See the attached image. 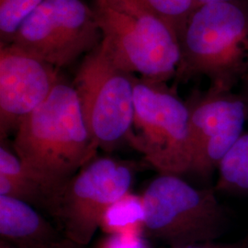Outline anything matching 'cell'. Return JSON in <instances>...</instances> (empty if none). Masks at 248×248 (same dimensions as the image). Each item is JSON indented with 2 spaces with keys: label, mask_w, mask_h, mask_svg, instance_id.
<instances>
[{
  "label": "cell",
  "mask_w": 248,
  "mask_h": 248,
  "mask_svg": "<svg viewBox=\"0 0 248 248\" xmlns=\"http://www.w3.org/2000/svg\"><path fill=\"white\" fill-rule=\"evenodd\" d=\"M13 147L52 200L95 158L99 145L89 133L74 87L59 81L45 101L18 125Z\"/></svg>",
  "instance_id": "6da1fadb"
},
{
  "label": "cell",
  "mask_w": 248,
  "mask_h": 248,
  "mask_svg": "<svg viewBox=\"0 0 248 248\" xmlns=\"http://www.w3.org/2000/svg\"><path fill=\"white\" fill-rule=\"evenodd\" d=\"M177 78L204 76L231 90L248 70V0L200 5L178 36Z\"/></svg>",
  "instance_id": "7a4b0ae2"
},
{
  "label": "cell",
  "mask_w": 248,
  "mask_h": 248,
  "mask_svg": "<svg viewBox=\"0 0 248 248\" xmlns=\"http://www.w3.org/2000/svg\"><path fill=\"white\" fill-rule=\"evenodd\" d=\"M102 42L124 71L161 84L177 76L180 46L176 31L140 0H94Z\"/></svg>",
  "instance_id": "3957f363"
},
{
  "label": "cell",
  "mask_w": 248,
  "mask_h": 248,
  "mask_svg": "<svg viewBox=\"0 0 248 248\" xmlns=\"http://www.w3.org/2000/svg\"><path fill=\"white\" fill-rule=\"evenodd\" d=\"M175 175L155 178L142 196L144 234L169 248L215 242L229 215L211 188H197Z\"/></svg>",
  "instance_id": "277c9868"
},
{
  "label": "cell",
  "mask_w": 248,
  "mask_h": 248,
  "mask_svg": "<svg viewBox=\"0 0 248 248\" xmlns=\"http://www.w3.org/2000/svg\"><path fill=\"white\" fill-rule=\"evenodd\" d=\"M133 123L128 138L161 175L190 172L189 110L159 84L134 82Z\"/></svg>",
  "instance_id": "5b68a950"
},
{
  "label": "cell",
  "mask_w": 248,
  "mask_h": 248,
  "mask_svg": "<svg viewBox=\"0 0 248 248\" xmlns=\"http://www.w3.org/2000/svg\"><path fill=\"white\" fill-rule=\"evenodd\" d=\"M134 82L133 75L116 63L102 41L80 63L73 87L89 133L99 146L113 144L130 133Z\"/></svg>",
  "instance_id": "8992f818"
},
{
  "label": "cell",
  "mask_w": 248,
  "mask_h": 248,
  "mask_svg": "<svg viewBox=\"0 0 248 248\" xmlns=\"http://www.w3.org/2000/svg\"><path fill=\"white\" fill-rule=\"evenodd\" d=\"M132 182L129 165L109 157L94 158L53 196L47 209L66 239L85 246L101 226L108 210L128 194Z\"/></svg>",
  "instance_id": "52a82bcc"
},
{
  "label": "cell",
  "mask_w": 248,
  "mask_h": 248,
  "mask_svg": "<svg viewBox=\"0 0 248 248\" xmlns=\"http://www.w3.org/2000/svg\"><path fill=\"white\" fill-rule=\"evenodd\" d=\"M102 40L93 9L82 0H45L10 45L57 69L88 54Z\"/></svg>",
  "instance_id": "ba28073f"
},
{
  "label": "cell",
  "mask_w": 248,
  "mask_h": 248,
  "mask_svg": "<svg viewBox=\"0 0 248 248\" xmlns=\"http://www.w3.org/2000/svg\"><path fill=\"white\" fill-rule=\"evenodd\" d=\"M186 105L192 151L190 172L209 177L243 134L248 106L242 95L212 87Z\"/></svg>",
  "instance_id": "9c48e42d"
},
{
  "label": "cell",
  "mask_w": 248,
  "mask_h": 248,
  "mask_svg": "<svg viewBox=\"0 0 248 248\" xmlns=\"http://www.w3.org/2000/svg\"><path fill=\"white\" fill-rule=\"evenodd\" d=\"M58 69L13 45L0 48L1 138L17 131L59 82Z\"/></svg>",
  "instance_id": "30bf717a"
},
{
  "label": "cell",
  "mask_w": 248,
  "mask_h": 248,
  "mask_svg": "<svg viewBox=\"0 0 248 248\" xmlns=\"http://www.w3.org/2000/svg\"><path fill=\"white\" fill-rule=\"evenodd\" d=\"M0 234L16 248L50 244L61 239L50 222L31 204L0 195Z\"/></svg>",
  "instance_id": "8fae6325"
},
{
  "label": "cell",
  "mask_w": 248,
  "mask_h": 248,
  "mask_svg": "<svg viewBox=\"0 0 248 248\" xmlns=\"http://www.w3.org/2000/svg\"><path fill=\"white\" fill-rule=\"evenodd\" d=\"M0 195L48 208L51 197L16 154L0 147Z\"/></svg>",
  "instance_id": "7c38bea8"
},
{
  "label": "cell",
  "mask_w": 248,
  "mask_h": 248,
  "mask_svg": "<svg viewBox=\"0 0 248 248\" xmlns=\"http://www.w3.org/2000/svg\"><path fill=\"white\" fill-rule=\"evenodd\" d=\"M216 189L231 194L248 195V132L243 133L219 165Z\"/></svg>",
  "instance_id": "4fadbf2b"
},
{
  "label": "cell",
  "mask_w": 248,
  "mask_h": 248,
  "mask_svg": "<svg viewBox=\"0 0 248 248\" xmlns=\"http://www.w3.org/2000/svg\"><path fill=\"white\" fill-rule=\"evenodd\" d=\"M143 222L142 197L129 193L113 204L107 212L101 226L112 232H122Z\"/></svg>",
  "instance_id": "5bb4252c"
},
{
  "label": "cell",
  "mask_w": 248,
  "mask_h": 248,
  "mask_svg": "<svg viewBox=\"0 0 248 248\" xmlns=\"http://www.w3.org/2000/svg\"><path fill=\"white\" fill-rule=\"evenodd\" d=\"M45 0H0L1 46L10 45L18 29Z\"/></svg>",
  "instance_id": "9a60e30c"
},
{
  "label": "cell",
  "mask_w": 248,
  "mask_h": 248,
  "mask_svg": "<svg viewBox=\"0 0 248 248\" xmlns=\"http://www.w3.org/2000/svg\"><path fill=\"white\" fill-rule=\"evenodd\" d=\"M148 9L165 20L177 34L201 5L196 0H140Z\"/></svg>",
  "instance_id": "2e32d148"
},
{
  "label": "cell",
  "mask_w": 248,
  "mask_h": 248,
  "mask_svg": "<svg viewBox=\"0 0 248 248\" xmlns=\"http://www.w3.org/2000/svg\"><path fill=\"white\" fill-rule=\"evenodd\" d=\"M169 248H248V240H243L234 243H218V242H208L196 245L174 247Z\"/></svg>",
  "instance_id": "e0dca14e"
},
{
  "label": "cell",
  "mask_w": 248,
  "mask_h": 248,
  "mask_svg": "<svg viewBox=\"0 0 248 248\" xmlns=\"http://www.w3.org/2000/svg\"><path fill=\"white\" fill-rule=\"evenodd\" d=\"M26 248H78V245L74 244L73 242L66 239V238H64V239L61 238V239L54 241L50 244L33 246V247H29Z\"/></svg>",
  "instance_id": "ac0fdd59"
},
{
  "label": "cell",
  "mask_w": 248,
  "mask_h": 248,
  "mask_svg": "<svg viewBox=\"0 0 248 248\" xmlns=\"http://www.w3.org/2000/svg\"><path fill=\"white\" fill-rule=\"evenodd\" d=\"M243 80H244V90H243V95H242V97L245 99L248 109V72L245 74V76H244V78H243Z\"/></svg>",
  "instance_id": "d6986e66"
},
{
  "label": "cell",
  "mask_w": 248,
  "mask_h": 248,
  "mask_svg": "<svg viewBox=\"0 0 248 248\" xmlns=\"http://www.w3.org/2000/svg\"><path fill=\"white\" fill-rule=\"evenodd\" d=\"M199 4H210V3H217V2H229V1H243V0H196Z\"/></svg>",
  "instance_id": "ffe728a7"
},
{
  "label": "cell",
  "mask_w": 248,
  "mask_h": 248,
  "mask_svg": "<svg viewBox=\"0 0 248 248\" xmlns=\"http://www.w3.org/2000/svg\"><path fill=\"white\" fill-rule=\"evenodd\" d=\"M0 248H16L15 247H11V246H9V245H7L6 243H3V242H1V246H0Z\"/></svg>",
  "instance_id": "44dd1931"
}]
</instances>
